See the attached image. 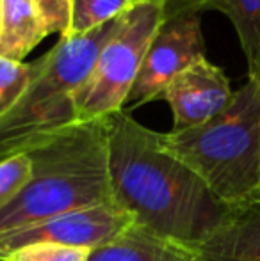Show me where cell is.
<instances>
[{
  "instance_id": "cell-1",
  "label": "cell",
  "mask_w": 260,
  "mask_h": 261,
  "mask_svg": "<svg viewBox=\"0 0 260 261\" xmlns=\"http://www.w3.org/2000/svg\"><path fill=\"white\" fill-rule=\"evenodd\" d=\"M109 176L112 201L132 213L135 226L193 249L233 210L168 149L164 134L125 110L109 117Z\"/></svg>"
},
{
  "instance_id": "cell-2",
  "label": "cell",
  "mask_w": 260,
  "mask_h": 261,
  "mask_svg": "<svg viewBox=\"0 0 260 261\" xmlns=\"http://www.w3.org/2000/svg\"><path fill=\"white\" fill-rule=\"evenodd\" d=\"M25 153L32 176L20 196L0 210V233L112 201L109 117L75 123Z\"/></svg>"
},
{
  "instance_id": "cell-3",
  "label": "cell",
  "mask_w": 260,
  "mask_h": 261,
  "mask_svg": "<svg viewBox=\"0 0 260 261\" xmlns=\"http://www.w3.org/2000/svg\"><path fill=\"white\" fill-rule=\"evenodd\" d=\"M168 149L230 208L260 197V84L248 79L214 119L164 134Z\"/></svg>"
},
{
  "instance_id": "cell-4",
  "label": "cell",
  "mask_w": 260,
  "mask_h": 261,
  "mask_svg": "<svg viewBox=\"0 0 260 261\" xmlns=\"http://www.w3.org/2000/svg\"><path fill=\"white\" fill-rule=\"evenodd\" d=\"M123 14L87 34L63 36L43 55V66L29 89L0 119V160L29 151L50 135L79 123L77 93L104 45L118 32Z\"/></svg>"
},
{
  "instance_id": "cell-5",
  "label": "cell",
  "mask_w": 260,
  "mask_h": 261,
  "mask_svg": "<svg viewBox=\"0 0 260 261\" xmlns=\"http://www.w3.org/2000/svg\"><path fill=\"white\" fill-rule=\"evenodd\" d=\"M162 21V6L159 4H134L123 14L118 32L104 45L89 76L77 93L79 123L107 119L122 112L146 48Z\"/></svg>"
},
{
  "instance_id": "cell-6",
  "label": "cell",
  "mask_w": 260,
  "mask_h": 261,
  "mask_svg": "<svg viewBox=\"0 0 260 261\" xmlns=\"http://www.w3.org/2000/svg\"><path fill=\"white\" fill-rule=\"evenodd\" d=\"M200 14H178L159 25L145 52L127 105L160 100L164 89L178 73L205 57Z\"/></svg>"
},
{
  "instance_id": "cell-7",
  "label": "cell",
  "mask_w": 260,
  "mask_h": 261,
  "mask_svg": "<svg viewBox=\"0 0 260 261\" xmlns=\"http://www.w3.org/2000/svg\"><path fill=\"white\" fill-rule=\"evenodd\" d=\"M134 226L135 219L132 213L118 206L114 201L73 210L25 229L0 233V258L6 259L16 249L39 242L94 251L116 240Z\"/></svg>"
},
{
  "instance_id": "cell-8",
  "label": "cell",
  "mask_w": 260,
  "mask_h": 261,
  "mask_svg": "<svg viewBox=\"0 0 260 261\" xmlns=\"http://www.w3.org/2000/svg\"><path fill=\"white\" fill-rule=\"evenodd\" d=\"M232 96L225 71L203 57L178 73L160 100H166L173 110V132H182L214 119L232 101Z\"/></svg>"
},
{
  "instance_id": "cell-9",
  "label": "cell",
  "mask_w": 260,
  "mask_h": 261,
  "mask_svg": "<svg viewBox=\"0 0 260 261\" xmlns=\"http://www.w3.org/2000/svg\"><path fill=\"white\" fill-rule=\"evenodd\" d=\"M195 251L196 261H260V201L233 208Z\"/></svg>"
},
{
  "instance_id": "cell-10",
  "label": "cell",
  "mask_w": 260,
  "mask_h": 261,
  "mask_svg": "<svg viewBox=\"0 0 260 261\" xmlns=\"http://www.w3.org/2000/svg\"><path fill=\"white\" fill-rule=\"evenodd\" d=\"M87 261H196V251L134 226L107 245L91 251Z\"/></svg>"
},
{
  "instance_id": "cell-11",
  "label": "cell",
  "mask_w": 260,
  "mask_h": 261,
  "mask_svg": "<svg viewBox=\"0 0 260 261\" xmlns=\"http://www.w3.org/2000/svg\"><path fill=\"white\" fill-rule=\"evenodd\" d=\"M45 38L34 0H0V57L23 62Z\"/></svg>"
},
{
  "instance_id": "cell-12",
  "label": "cell",
  "mask_w": 260,
  "mask_h": 261,
  "mask_svg": "<svg viewBox=\"0 0 260 261\" xmlns=\"http://www.w3.org/2000/svg\"><path fill=\"white\" fill-rule=\"evenodd\" d=\"M205 11H219L232 21L250 68L260 55V0H210Z\"/></svg>"
},
{
  "instance_id": "cell-13",
  "label": "cell",
  "mask_w": 260,
  "mask_h": 261,
  "mask_svg": "<svg viewBox=\"0 0 260 261\" xmlns=\"http://www.w3.org/2000/svg\"><path fill=\"white\" fill-rule=\"evenodd\" d=\"M132 7V0H72V18L66 36L93 32L107 21L122 16Z\"/></svg>"
},
{
  "instance_id": "cell-14",
  "label": "cell",
  "mask_w": 260,
  "mask_h": 261,
  "mask_svg": "<svg viewBox=\"0 0 260 261\" xmlns=\"http://www.w3.org/2000/svg\"><path fill=\"white\" fill-rule=\"evenodd\" d=\"M43 66V57L32 62H18L0 57V119L13 110Z\"/></svg>"
},
{
  "instance_id": "cell-15",
  "label": "cell",
  "mask_w": 260,
  "mask_h": 261,
  "mask_svg": "<svg viewBox=\"0 0 260 261\" xmlns=\"http://www.w3.org/2000/svg\"><path fill=\"white\" fill-rule=\"evenodd\" d=\"M32 176V160L27 153L0 160V210L20 196Z\"/></svg>"
},
{
  "instance_id": "cell-16",
  "label": "cell",
  "mask_w": 260,
  "mask_h": 261,
  "mask_svg": "<svg viewBox=\"0 0 260 261\" xmlns=\"http://www.w3.org/2000/svg\"><path fill=\"white\" fill-rule=\"evenodd\" d=\"M91 256L89 249L69 247V245L39 242L13 251L7 261H87Z\"/></svg>"
},
{
  "instance_id": "cell-17",
  "label": "cell",
  "mask_w": 260,
  "mask_h": 261,
  "mask_svg": "<svg viewBox=\"0 0 260 261\" xmlns=\"http://www.w3.org/2000/svg\"><path fill=\"white\" fill-rule=\"evenodd\" d=\"M46 36L68 34L72 18V0H34Z\"/></svg>"
},
{
  "instance_id": "cell-18",
  "label": "cell",
  "mask_w": 260,
  "mask_h": 261,
  "mask_svg": "<svg viewBox=\"0 0 260 261\" xmlns=\"http://www.w3.org/2000/svg\"><path fill=\"white\" fill-rule=\"evenodd\" d=\"M210 0H162L164 20L185 13H201Z\"/></svg>"
},
{
  "instance_id": "cell-19",
  "label": "cell",
  "mask_w": 260,
  "mask_h": 261,
  "mask_svg": "<svg viewBox=\"0 0 260 261\" xmlns=\"http://www.w3.org/2000/svg\"><path fill=\"white\" fill-rule=\"evenodd\" d=\"M248 79H251V80H255L257 84H260V55H258V59L253 62V64L248 68Z\"/></svg>"
},
{
  "instance_id": "cell-20",
  "label": "cell",
  "mask_w": 260,
  "mask_h": 261,
  "mask_svg": "<svg viewBox=\"0 0 260 261\" xmlns=\"http://www.w3.org/2000/svg\"><path fill=\"white\" fill-rule=\"evenodd\" d=\"M0 261H7V259H4V258H0Z\"/></svg>"
},
{
  "instance_id": "cell-21",
  "label": "cell",
  "mask_w": 260,
  "mask_h": 261,
  "mask_svg": "<svg viewBox=\"0 0 260 261\" xmlns=\"http://www.w3.org/2000/svg\"><path fill=\"white\" fill-rule=\"evenodd\" d=\"M258 201H260V197H258Z\"/></svg>"
}]
</instances>
